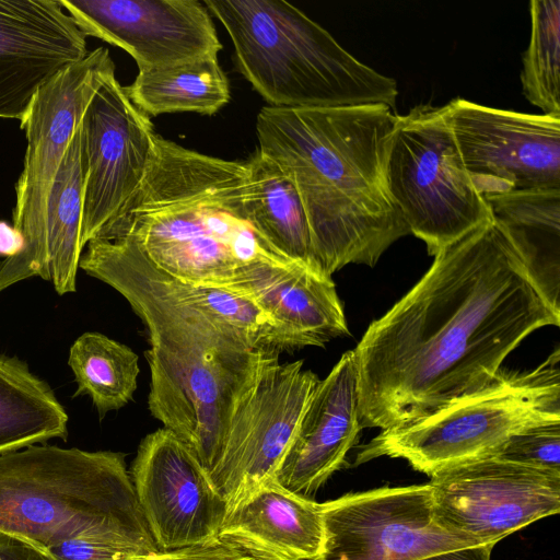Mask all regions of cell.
Masks as SVG:
<instances>
[{
    "instance_id": "25",
    "label": "cell",
    "mask_w": 560,
    "mask_h": 560,
    "mask_svg": "<svg viewBox=\"0 0 560 560\" xmlns=\"http://www.w3.org/2000/svg\"><path fill=\"white\" fill-rule=\"evenodd\" d=\"M125 90L130 101L148 116L180 112L213 115L231 96L218 55L140 70Z\"/></svg>"
},
{
    "instance_id": "34",
    "label": "cell",
    "mask_w": 560,
    "mask_h": 560,
    "mask_svg": "<svg viewBox=\"0 0 560 560\" xmlns=\"http://www.w3.org/2000/svg\"><path fill=\"white\" fill-rule=\"evenodd\" d=\"M23 248V237L13 225L0 221V256L12 257Z\"/></svg>"
},
{
    "instance_id": "29",
    "label": "cell",
    "mask_w": 560,
    "mask_h": 560,
    "mask_svg": "<svg viewBox=\"0 0 560 560\" xmlns=\"http://www.w3.org/2000/svg\"><path fill=\"white\" fill-rule=\"evenodd\" d=\"M493 456L560 471V420L536 424L514 434Z\"/></svg>"
},
{
    "instance_id": "16",
    "label": "cell",
    "mask_w": 560,
    "mask_h": 560,
    "mask_svg": "<svg viewBox=\"0 0 560 560\" xmlns=\"http://www.w3.org/2000/svg\"><path fill=\"white\" fill-rule=\"evenodd\" d=\"M84 35L120 47L139 71L218 55L210 12L196 0H59Z\"/></svg>"
},
{
    "instance_id": "15",
    "label": "cell",
    "mask_w": 560,
    "mask_h": 560,
    "mask_svg": "<svg viewBox=\"0 0 560 560\" xmlns=\"http://www.w3.org/2000/svg\"><path fill=\"white\" fill-rule=\"evenodd\" d=\"M138 503L160 551L218 539L228 503L206 469L168 429L145 435L130 474Z\"/></svg>"
},
{
    "instance_id": "22",
    "label": "cell",
    "mask_w": 560,
    "mask_h": 560,
    "mask_svg": "<svg viewBox=\"0 0 560 560\" xmlns=\"http://www.w3.org/2000/svg\"><path fill=\"white\" fill-rule=\"evenodd\" d=\"M84 154L80 122L60 163L50 191L37 277L49 281L59 295L77 290L83 246Z\"/></svg>"
},
{
    "instance_id": "27",
    "label": "cell",
    "mask_w": 560,
    "mask_h": 560,
    "mask_svg": "<svg viewBox=\"0 0 560 560\" xmlns=\"http://www.w3.org/2000/svg\"><path fill=\"white\" fill-rule=\"evenodd\" d=\"M68 364L78 385L72 397L88 395L100 419L132 400L140 368L138 354L128 346L86 331L72 343Z\"/></svg>"
},
{
    "instance_id": "28",
    "label": "cell",
    "mask_w": 560,
    "mask_h": 560,
    "mask_svg": "<svg viewBox=\"0 0 560 560\" xmlns=\"http://www.w3.org/2000/svg\"><path fill=\"white\" fill-rule=\"evenodd\" d=\"M530 36L523 54V94L542 114L560 116V1L529 2Z\"/></svg>"
},
{
    "instance_id": "3",
    "label": "cell",
    "mask_w": 560,
    "mask_h": 560,
    "mask_svg": "<svg viewBox=\"0 0 560 560\" xmlns=\"http://www.w3.org/2000/svg\"><path fill=\"white\" fill-rule=\"evenodd\" d=\"M246 161L186 149L160 135L144 178L107 240L130 238L160 271L224 287L243 267L292 261L249 223Z\"/></svg>"
},
{
    "instance_id": "20",
    "label": "cell",
    "mask_w": 560,
    "mask_h": 560,
    "mask_svg": "<svg viewBox=\"0 0 560 560\" xmlns=\"http://www.w3.org/2000/svg\"><path fill=\"white\" fill-rule=\"evenodd\" d=\"M254 300L313 347L346 337L349 329L331 277L301 262L257 261L243 267L224 287Z\"/></svg>"
},
{
    "instance_id": "12",
    "label": "cell",
    "mask_w": 560,
    "mask_h": 560,
    "mask_svg": "<svg viewBox=\"0 0 560 560\" xmlns=\"http://www.w3.org/2000/svg\"><path fill=\"white\" fill-rule=\"evenodd\" d=\"M429 486L438 525L486 542L560 511V471L494 456L444 470Z\"/></svg>"
},
{
    "instance_id": "9",
    "label": "cell",
    "mask_w": 560,
    "mask_h": 560,
    "mask_svg": "<svg viewBox=\"0 0 560 560\" xmlns=\"http://www.w3.org/2000/svg\"><path fill=\"white\" fill-rule=\"evenodd\" d=\"M115 74L108 49L95 48L40 88L24 119L26 150L15 185L12 225L23 237V248L0 260V293L37 277L54 180L83 113L103 81Z\"/></svg>"
},
{
    "instance_id": "1",
    "label": "cell",
    "mask_w": 560,
    "mask_h": 560,
    "mask_svg": "<svg viewBox=\"0 0 560 560\" xmlns=\"http://www.w3.org/2000/svg\"><path fill=\"white\" fill-rule=\"evenodd\" d=\"M434 257L353 350L362 429L402 427L482 389L529 334L560 324L493 220Z\"/></svg>"
},
{
    "instance_id": "17",
    "label": "cell",
    "mask_w": 560,
    "mask_h": 560,
    "mask_svg": "<svg viewBox=\"0 0 560 560\" xmlns=\"http://www.w3.org/2000/svg\"><path fill=\"white\" fill-rule=\"evenodd\" d=\"M88 54L59 0H0V118L21 122L40 88Z\"/></svg>"
},
{
    "instance_id": "21",
    "label": "cell",
    "mask_w": 560,
    "mask_h": 560,
    "mask_svg": "<svg viewBox=\"0 0 560 560\" xmlns=\"http://www.w3.org/2000/svg\"><path fill=\"white\" fill-rule=\"evenodd\" d=\"M492 220L508 236L529 278L560 313V188L485 197Z\"/></svg>"
},
{
    "instance_id": "24",
    "label": "cell",
    "mask_w": 560,
    "mask_h": 560,
    "mask_svg": "<svg viewBox=\"0 0 560 560\" xmlns=\"http://www.w3.org/2000/svg\"><path fill=\"white\" fill-rule=\"evenodd\" d=\"M68 413L51 387L16 357L0 354V455L67 440Z\"/></svg>"
},
{
    "instance_id": "6",
    "label": "cell",
    "mask_w": 560,
    "mask_h": 560,
    "mask_svg": "<svg viewBox=\"0 0 560 560\" xmlns=\"http://www.w3.org/2000/svg\"><path fill=\"white\" fill-rule=\"evenodd\" d=\"M228 31L240 72L277 108L385 104L396 81L346 50L324 27L282 0H206Z\"/></svg>"
},
{
    "instance_id": "18",
    "label": "cell",
    "mask_w": 560,
    "mask_h": 560,
    "mask_svg": "<svg viewBox=\"0 0 560 560\" xmlns=\"http://www.w3.org/2000/svg\"><path fill=\"white\" fill-rule=\"evenodd\" d=\"M361 429L357 364L350 350L317 383L275 480L288 491L312 499L342 467Z\"/></svg>"
},
{
    "instance_id": "32",
    "label": "cell",
    "mask_w": 560,
    "mask_h": 560,
    "mask_svg": "<svg viewBox=\"0 0 560 560\" xmlns=\"http://www.w3.org/2000/svg\"><path fill=\"white\" fill-rule=\"evenodd\" d=\"M0 560H51L36 545L0 532Z\"/></svg>"
},
{
    "instance_id": "30",
    "label": "cell",
    "mask_w": 560,
    "mask_h": 560,
    "mask_svg": "<svg viewBox=\"0 0 560 560\" xmlns=\"http://www.w3.org/2000/svg\"><path fill=\"white\" fill-rule=\"evenodd\" d=\"M51 560H136L137 550L89 540H68L44 550Z\"/></svg>"
},
{
    "instance_id": "2",
    "label": "cell",
    "mask_w": 560,
    "mask_h": 560,
    "mask_svg": "<svg viewBox=\"0 0 560 560\" xmlns=\"http://www.w3.org/2000/svg\"><path fill=\"white\" fill-rule=\"evenodd\" d=\"M397 115L385 104L262 107L258 151L292 178L307 217L314 260L331 277L348 264L373 267L410 234L386 186Z\"/></svg>"
},
{
    "instance_id": "13",
    "label": "cell",
    "mask_w": 560,
    "mask_h": 560,
    "mask_svg": "<svg viewBox=\"0 0 560 560\" xmlns=\"http://www.w3.org/2000/svg\"><path fill=\"white\" fill-rule=\"evenodd\" d=\"M81 125L84 248L90 241L108 237L144 178L158 133L115 74L107 77L94 93Z\"/></svg>"
},
{
    "instance_id": "7",
    "label": "cell",
    "mask_w": 560,
    "mask_h": 560,
    "mask_svg": "<svg viewBox=\"0 0 560 560\" xmlns=\"http://www.w3.org/2000/svg\"><path fill=\"white\" fill-rule=\"evenodd\" d=\"M560 420V349L537 368L502 372L482 389L402 427L382 430L357 454L355 465L387 456L430 478L493 456L514 434Z\"/></svg>"
},
{
    "instance_id": "31",
    "label": "cell",
    "mask_w": 560,
    "mask_h": 560,
    "mask_svg": "<svg viewBox=\"0 0 560 560\" xmlns=\"http://www.w3.org/2000/svg\"><path fill=\"white\" fill-rule=\"evenodd\" d=\"M136 560H250L249 557L220 540L184 549L160 551Z\"/></svg>"
},
{
    "instance_id": "33",
    "label": "cell",
    "mask_w": 560,
    "mask_h": 560,
    "mask_svg": "<svg viewBox=\"0 0 560 560\" xmlns=\"http://www.w3.org/2000/svg\"><path fill=\"white\" fill-rule=\"evenodd\" d=\"M494 542H485L467 548L441 551L419 560H491Z\"/></svg>"
},
{
    "instance_id": "26",
    "label": "cell",
    "mask_w": 560,
    "mask_h": 560,
    "mask_svg": "<svg viewBox=\"0 0 560 560\" xmlns=\"http://www.w3.org/2000/svg\"><path fill=\"white\" fill-rule=\"evenodd\" d=\"M160 275L178 300L231 327L255 349L281 354L313 347L307 338L275 319L242 293L222 287L183 282L162 271Z\"/></svg>"
},
{
    "instance_id": "5",
    "label": "cell",
    "mask_w": 560,
    "mask_h": 560,
    "mask_svg": "<svg viewBox=\"0 0 560 560\" xmlns=\"http://www.w3.org/2000/svg\"><path fill=\"white\" fill-rule=\"evenodd\" d=\"M0 532L46 550L89 540L159 553L125 454L32 445L0 455Z\"/></svg>"
},
{
    "instance_id": "14",
    "label": "cell",
    "mask_w": 560,
    "mask_h": 560,
    "mask_svg": "<svg viewBox=\"0 0 560 560\" xmlns=\"http://www.w3.org/2000/svg\"><path fill=\"white\" fill-rule=\"evenodd\" d=\"M319 382L303 360L276 361L260 373L236 410L210 479L229 511L273 480Z\"/></svg>"
},
{
    "instance_id": "19",
    "label": "cell",
    "mask_w": 560,
    "mask_h": 560,
    "mask_svg": "<svg viewBox=\"0 0 560 560\" xmlns=\"http://www.w3.org/2000/svg\"><path fill=\"white\" fill-rule=\"evenodd\" d=\"M218 540L250 560H313L324 540L320 504L270 480L229 511Z\"/></svg>"
},
{
    "instance_id": "11",
    "label": "cell",
    "mask_w": 560,
    "mask_h": 560,
    "mask_svg": "<svg viewBox=\"0 0 560 560\" xmlns=\"http://www.w3.org/2000/svg\"><path fill=\"white\" fill-rule=\"evenodd\" d=\"M442 107L481 196L560 188V116L494 108L462 97Z\"/></svg>"
},
{
    "instance_id": "4",
    "label": "cell",
    "mask_w": 560,
    "mask_h": 560,
    "mask_svg": "<svg viewBox=\"0 0 560 560\" xmlns=\"http://www.w3.org/2000/svg\"><path fill=\"white\" fill-rule=\"evenodd\" d=\"M118 293L148 331L151 415L210 476L236 410L280 354L253 348L231 327L178 300L155 277H130Z\"/></svg>"
},
{
    "instance_id": "23",
    "label": "cell",
    "mask_w": 560,
    "mask_h": 560,
    "mask_svg": "<svg viewBox=\"0 0 560 560\" xmlns=\"http://www.w3.org/2000/svg\"><path fill=\"white\" fill-rule=\"evenodd\" d=\"M246 163L245 209L252 226L280 255L318 269L305 209L292 178L258 150Z\"/></svg>"
},
{
    "instance_id": "10",
    "label": "cell",
    "mask_w": 560,
    "mask_h": 560,
    "mask_svg": "<svg viewBox=\"0 0 560 560\" xmlns=\"http://www.w3.org/2000/svg\"><path fill=\"white\" fill-rule=\"evenodd\" d=\"M320 510L324 540L313 560H419L486 542L438 525L429 483L348 493Z\"/></svg>"
},
{
    "instance_id": "8",
    "label": "cell",
    "mask_w": 560,
    "mask_h": 560,
    "mask_svg": "<svg viewBox=\"0 0 560 560\" xmlns=\"http://www.w3.org/2000/svg\"><path fill=\"white\" fill-rule=\"evenodd\" d=\"M385 178L409 233L438 255L492 220L458 151L443 107L421 104L397 115Z\"/></svg>"
}]
</instances>
